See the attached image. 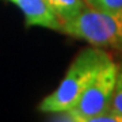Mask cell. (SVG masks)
I'll return each mask as SVG.
<instances>
[{
    "mask_svg": "<svg viewBox=\"0 0 122 122\" xmlns=\"http://www.w3.org/2000/svg\"><path fill=\"white\" fill-rule=\"evenodd\" d=\"M56 14V16L60 19V22H64L66 19L77 15L81 10L87 7L86 0H46Z\"/></svg>",
    "mask_w": 122,
    "mask_h": 122,
    "instance_id": "5b68a950",
    "label": "cell"
},
{
    "mask_svg": "<svg viewBox=\"0 0 122 122\" xmlns=\"http://www.w3.org/2000/svg\"><path fill=\"white\" fill-rule=\"evenodd\" d=\"M20 10L27 26H41L50 30H61V22L46 0H8Z\"/></svg>",
    "mask_w": 122,
    "mask_h": 122,
    "instance_id": "277c9868",
    "label": "cell"
},
{
    "mask_svg": "<svg viewBox=\"0 0 122 122\" xmlns=\"http://www.w3.org/2000/svg\"><path fill=\"white\" fill-rule=\"evenodd\" d=\"M60 33L96 48L122 50V10L107 11L87 5L77 15L61 22Z\"/></svg>",
    "mask_w": 122,
    "mask_h": 122,
    "instance_id": "7a4b0ae2",
    "label": "cell"
},
{
    "mask_svg": "<svg viewBox=\"0 0 122 122\" xmlns=\"http://www.w3.org/2000/svg\"><path fill=\"white\" fill-rule=\"evenodd\" d=\"M86 1H87V0H86Z\"/></svg>",
    "mask_w": 122,
    "mask_h": 122,
    "instance_id": "9c48e42d",
    "label": "cell"
},
{
    "mask_svg": "<svg viewBox=\"0 0 122 122\" xmlns=\"http://www.w3.org/2000/svg\"><path fill=\"white\" fill-rule=\"evenodd\" d=\"M110 109L122 114V71L118 72L117 83H115L113 98H111V102H110Z\"/></svg>",
    "mask_w": 122,
    "mask_h": 122,
    "instance_id": "8992f818",
    "label": "cell"
},
{
    "mask_svg": "<svg viewBox=\"0 0 122 122\" xmlns=\"http://www.w3.org/2000/svg\"><path fill=\"white\" fill-rule=\"evenodd\" d=\"M118 72H119L118 65L110 61L96 75L91 84L83 91L73 107L68 111L60 113V115L64 117L61 119L73 122H88L92 117L110 109V102L117 83Z\"/></svg>",
    "mask_w": 122,
    "mask_h": 122,
    "instance_id": "3957f363",
    "label": "cell"
},
{
    "mask_svg": "<svg viewBox=\"0 0 122 122\" xmlns=\"http://www.w3.org/2000/svg\"><path fill=\"white\" fill-rule=\"evenodd\" d=\"M110 61L113 60L109 53L96 46L83 49L72 61L60 86L39 103V111L60 114L72 109L83 91Z\"/></svg>",
    "mask_w": 122,
    "mask_h": 122,
    "instance_id": "6da1fadb",
    "label": "cell"
},
{
    "mask_svg": "<svg viewBox=\"0 0 122 122\" xmlns=\"http://www.w3.org/2000/svg\"><path fill=\"white\" fill-rule=\"evenodd\" d=\"M88 122H122V114L117 113L111 109H107L103 113L92 117Z\"/></svg>",
    "mask_w": 122,
    "mask_h": 122,
    "instance_id": "ba28073f",
    "label": "cell"
},
{
    "mask_svg": "<svg viewBox=\"0 0 122 122\" xmlns=\"http://www.w3.org/2000/svg\"><path fill=\"white\" fill-rule=\"evenodd\" d=\"M87 4L99 10H107V11L122 10V0H87Z\"/></svg>",
    "mask_w": 122,
    "mask_h": 122,
    "instance_id": "52a82bcc",
    "label": "cell"
}]
</instances>
